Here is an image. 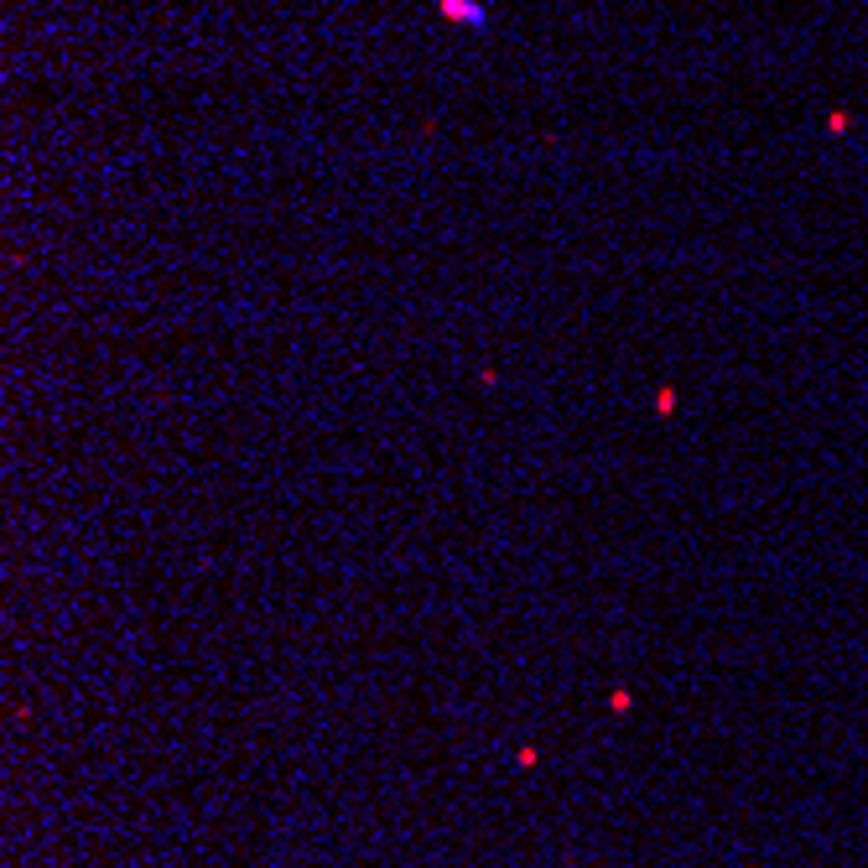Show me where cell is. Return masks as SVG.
I'll return each mask as SVG.
<instances>
[{
    "label": "cell",
    "instance_id": "obj_1",
    "mask_svg": "<svg viewBox=\"0 0 868 868\" xmlns=\"http://www.w3.org/2000/svg\"><path fill=\"white\" fill-rule=\"evenodd\" d=\"M437 16L463 26V32H489V6H484V0H437Z\"/></svg>",
    "mask_w": 868,
    "mask_h": 868
}]
</instances>
